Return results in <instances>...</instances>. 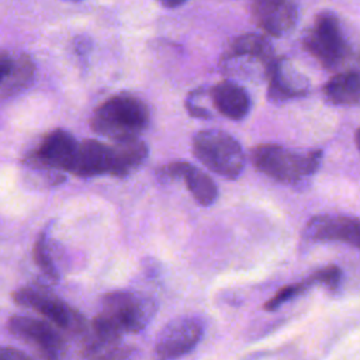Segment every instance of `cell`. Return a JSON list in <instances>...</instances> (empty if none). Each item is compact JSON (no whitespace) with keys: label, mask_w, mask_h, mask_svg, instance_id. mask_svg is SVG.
<instances>
[{"label":"cell","mask_w":360,"mask_h":360,"mask_svg":"<svg viewBox=\"0 0 360 360\" xmlns=\"http://www.w3.org/2000/svg\"><path fill=\"white\" fill-rule=\"evenodd\" d=\"M158 312V301L132 290H112L103 295L100 311L94 316L117 336L139 333Z\"/></svg>","instance_id":"277c9868"},{"label":"cell","mask_w":360,"mask_h":360,"mask_svg":"<svg viewBox=\"0 0 360 360\" xmlns=\"http://www.w3.org/2000/svg\"><path fill=\"white\" fill-rule=\"evenodd\" d=\"M134 357V347L124 346L120 343L105 346L101 349H97L87 354L86 360H132Z\"/></svg>","instance_id":"7402d4cb"},{"label":"cell","mask_w":360,"mask_h":360,"mask_svg":"<svg viewBox=\"0 0 360 360\" xmlns=\"http://www.w3.org/2000/svg\"><path fill=\"white\" fill-rule=\"evenodd\" d=\"M11 297L15 304L41 314L59 330L80 340L89 332L90 323L86 318L44 284L21 285L13 291Z\"/></svg>","instance_id":"5b68a950"},{"label":"cell","mask_w":360,"mask_h":360,"mask_svg":"<svg viewBox=\"0 0 360 360\" xmlns=\"http://www.w3.org/2000/svg\"><path fill=\"white\" fill-rule=\"evenodd\" d=\"M149 122V107L143 100L128 93L108 97L94 110L90 120L94 132L114 142L139 138Z\"/></svg>","instance_id":"7a4b0ae2"},{"label":"cell","mask_w":360,"mask_h":360,"mask_svg":"<svg viewBox=\"0 0 360 360\" xmlns=\"http://www.w3.org/2000/svg\"><path fill=\"white\" fill-rule=\"evenodd\" d=\"M252 15L262 31L281 38L295 28L298 6L295 0H252Z\"/></svg>","instance_id":"4fadbf2b"},{"label":"cell","mask_w":360,"mask_h":360,"mask_svg":"<svg viewBox=\"0 0 360 360\" xmlns=\"http://www.w3.org/2000/svg\"><path fill=\"white\" fill-rule=\"evenodd\" d=\"M156 176L160 181H172L179 179L184 180L193 198L202 207L212 205L218 198V187L215 181L205 172L188 162H170L159 167L156 170Z\"/></svg>","instance_id":"5bb4252c"},{"label":"cell","mask_w":360,"mask_h":360,"mask_svg":"<svg viewBox=\"0 0 360 360\" xmlns=\"http://www.w3.org/2000/svg\"><path fill=\"white\" fill-rule=\"evenodd\" d=\"M202 93H204V89H197L193 93H190L186 100V108H187L188 114L195 118H210L211 117V112L202 104H200V98L202 97Z\"/></svg>","instance_id":"cb8c5ba5"},{"label":"cell","mask_w":360,"mask_h":360,"mask_svg":"<svg viewBox=\"0 0 360 360\" xmlns=\"http://www.w3.org/2000/svg\"><path fill=\"white\" fill-rule=\"evenodd\" d=\"M354 142H356V148H357V150L360 152V128L356 131V134H354Z\"/></svg>","instance_id":"83f0119b"},{"label":"cell","mask_w":360,"mask_h":360,"mask_svg":"<svg viewBox=\"0 0 360 360\" xmlns=\"http://www.w3.org/2000/svg\"><path fill=\"white\" fill-rule=\"evenodd\" d=\"M276 56L271 44L260 34L248 32L236 37L221 56V69L243 80L267 77Z\"/></svg>","instance_id":"8992f818"},{"label":"cell","mask_w":360,"mask_h":360,"mask_svg":"<svg viewBox=\"0 0 360 360\" xmlns=\"http://www.w3.org/2000/svg\"><path fill=\"white\" fill-rule=\"evenodd\" d=\"M7 330L34 347L42 360H69V346L62 332L49 322L35 316L13 315Z\"/></svg>","instance_id":"ba28073f"},{"label":"cell","mask_w":360,"mask_h":360,"mask_svg":"<svg viewBox=\"0 0 360 360\" xmlns=\"http://www.w3.org/2000/svg\"><path fill=\"white\" fill-rule=\"evenodd\" d=\"M0 360H32V357L17 347L0 346Z\"/></svg>","instance_id":"484cf974"},{"label":"cell","mask_w":360,"mask_h":360,"mask_svg":"<svg viewBox=\"0 0 360 360\" xmlns=\"http://www.w3.org/2000/svg\"><path fill=\"white\" fill-rule=\"evenodd\" d=\"M163 7L166 8H176V7H180L183 6L186 1L188 0H158Z\"/></svg>","instance_id":"4316f807"},{"label":"cell","mask_w":360,"mask_h":360,"mask_svg":"<svg viewBox=\"0 0 360 360\" xmlns=\"http://www.w3.org/2000/svg\"><path fill=\"white\" fill-rule=\"evenodd\" d=\"M35 76V65L32 59L25 53H17L14 55V68L6 80V83L1 86L4 96H13L15 93H20L25 87H28Z\"/></svg>","instance_id":"ffe728a7"},{"label":"cell","mask_w":360,"mask_h":360,"mask_svg":"<svg viewBox=\"0 0 360 360\" xmlns=\"http://www.w3.org/2000/svg\"><path fill=\"white\" fill-rule=\"evenodd\" d=\"M343 273L338 266H328L311 276L314 284H322L330 291H338L340 288Z\"/></svg>","instance_id":"603a6c76"},{"label":"cell","mask_w":360,"mask_h":360,"mask_svg":"<svg viewBox=\"0 0 360 360\" xmlns=\"http://www.w3.org/2000/svg\"><path fill=\"white\" fill-rule=\"evenodd\" d=\"M204 335V322L198 316L172 319L159 333L155 352L160 360H176L188 354Z\"/></svg>","instance_id":"30bf717a"},{"label":"cell","mask_w":360,"mask_h":360,"mask_svg":"<svg viewBox=\"0 0 360 360\" xmlns=\"http://www.w3.org/2000/svg\"><path fill=\"white\" fill-rule=\"evenodd\" d=\"M194 156L212 173L225 180L238 179L245 169V153L240 143L221 129H204L193 136Z\"/></svg>","instance_id":"52a82bcc"},{"label":"cell","mask_w":360,"mask_h":360,"mask_svg":"<svg viewBox=\"0 0 360 360\" xmlns=\"http://www.w3.org/2000/svg\"><path fill=\"white\" fill-rule=\"evenodd\" d=\"M321 149L298 150L277 143H260L250 152V159L257 172L294 187H302L319 170L322 163Z\"/></svg>","instance_id":"6da1fadb"},{"label":"cell","mask_w":360,"mask_h":360,"mask_svg":"<svg viewBox=\"0 0 360 360\" xmlns=\"http://www.w3.org/2000/svg\"><path fill=\"white\" fill-rule=\"evenodd\" d=\"M76 177L90 179L111 173V145L96 139L79 142L77 152L70 169Z\"/></svg>","instance_id":"9a60e30c"},{"label":"cell","mask_w":360,"mask_h":360,"mask_svg":"<svg viewBox=\"0 0 360 360\" xmlns=\"http://www.w3.org/2000/svg\"><path fill=\"white\" fill-rule=\"evenodd\" d=\"M13 68H14V55L6 51H0V87L8 79Z\"/></svg>","instance_id":"d4e9b609"},{"label":"cell","mask_w":360,"mask_h":360,"mask_svg":"<svg viewBox=\"0 0 360 360\" xmlns=\"http://www.w3.org/2000/svg\"><path fill=\"white\" fill-rule=\"evenodd\" d=\"M326 103L340 107L360 105V69H347L332 76L322 87Z\"/></svg>","instance_id":"ac0fdd59"},{"label":"cell","mask_w":360,"mask_h":360,"mask_svg":"<svg viewBox=\"0 0 360 360\" xmlns=\"http://www.w3.org/2000/svg\"><path fill=\"white\" fill-rule=\"evenodd\" d=\"M51 225L48 224L37 236L32 256L39 270L52 281H59L62 277V248L51 238Z\"/></svg>","instance_id":"d6986e66"},{"label":"cell","mask_w":360,"mask_h":360,"mask_svg":"<svg viewBox=\"0 0 360 360\" xmlns=\"http://www.w3.org/2000/svg\"><path fill=\"white\" fill-rule=\"evenodd\" d=\"M314 284V281L311 280V277L302 280V281H298V283H294V284H290V285H285L283 287L281 290H278L274 297H271L264 305L263 308L266 311H276L278 309L284 302L295 298L297 295L305 292L308 288H311Z\"/></svg>","instance_id":"44dd1931"},{"label":"cell","mask_w":360,"mask_h":360,"mask_svg":"<svg viewBox=\"0 0 360 360\" xmlns=\"http://www.w3.org/2000/svg\"><path fill=\"white\" fill-rule=\"evenodd\" d=\"M77 146L79 142L69 131L56 128L41 139L25 162L35 170L70 173Z\"/></svg>","instance_id":"9c48e42d"},{"label":"cell","mask_w":360,"mask_h":360,"mask_svg":"<svg viewBox=\"0 0 360 360\" xmlns=\"http://www.w3.org/2000/svg\"><path fill=\"white\" fill-rule=\"evenodd\" d=\"M215 110L228 120H243L252 107L248 91L233 80H224L211 87L207 93Z\"/></svg>","instance_id":"2e32d148"},{"label":"cell","mask_w":360,"mask_h":360,"mask_svg":"<svg viewBox=\"0 0 360 360\" xmlns=\"http://www.w3.org/2000/svg\"><path fill=\"white\" fill-rule=\"evenodd\" d=\"M266 79L267 98L276 105L307 97L311 90L309 79L287 58H276Z\"/></svg>","instance_id":"8fae6325"},{"label":"cell","mask_w":360,"mask_h":360,"mask_svg":"<svg viewBox=\"0 0 360 360\" xmlns=\"http://www.w3.org/2000/svg\"><path fill=\"white\" fill-rule=\"evenodd\" d=\"M304 49L326 70H336L360 59L343 22L333 11H321L302 38Z\"/></svg>","instance_id":"3957f363"},{"label":"cell","mask_w":360,"mask_h":360,"mask_svg":"<svg viewBox=\"0 0 360 360\" xmlns=\"http://www.w3.org/2000/svg\"><path fill=\"white\" fill-rule=\"evenodd\" d=\"M68 1H80V0H68Z\"/></svg>","instance_id":"f1b7e54d"},{"label":"cell","mask_w":360,"mask_h":360,"mask_svg":"<svg viewBox=\"0 0 360 360\" xmlns=\"http://www.w3.org/2000/svg\"><path fill=\"white\" fill-rule=\"evenodd\" d=\"M304 238L312 242H343L360 249V218L333 214L315 215L307 222Z\"/></svg>","instance_id":"7c38bea8"},{"label":"cell","mask_w":360,"mask_h":360,"mask_svg":"<svg viewBox=\"0 0 360 360\" xmlns=\"http://www.w3.org/2000/svg\"><path fill=\"white\" fill-rule=\"evenodd\" d=\"M148 145L136 139L114 142L111 145V173L110 176L124 179L136 172L148 159Z\"/></svg>","instance_id":"e0dca14e"}]
</instances>
